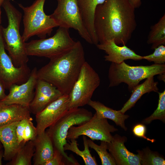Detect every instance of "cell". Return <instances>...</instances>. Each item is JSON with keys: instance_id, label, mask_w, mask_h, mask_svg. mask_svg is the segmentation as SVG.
<instances>
[{"instance_id": "8992f818", "label": "cell", "mask_w": 165, "mask_h": 165, "mask_svg": "<svg viewBox=\"0 0 165 165\" xmlns=\"http://www.w3.org/2000/svg\"><path fill=\"white\" fill-rule=\"evenodd\" d=\"M46 0H35L31 6L25 7L18 4L24 13L23 22L24 30L22 37L27 41L32 36H37L40 38L50 35L54 28L58 27L50 15H46L44 10Z\"/></svg>"}, {"instance_id": "d6986e66", "label": "cell", "mask_w": 165, "mask_h": 165, "mask_svg": "<svg viewBox=\"0 0 165 165\" xmlns=\"http://www.w3.org/2000/svg\"><path fill=\"white\" fill-rule=\"evenodd\" d=\"M105 0H76L84 25L90 34L93 44L98 42L94 30V20L96 8Z\"/></svg>"}, {"instance_id": "ac0fdd59", "label": "cell", "mask_w": 165, "mask_h": 165, "mask_svg": "<svg viewBox=\"0 0 165 165\" xmlns=\"http://www.w3.org/2000/svg\"><path fill=\"white\" fill-rule=\"evenodd\" d=\"M33 142L35 146L33 164L45 165L53 155L54 148L52 141L45 131L38 135Z\"/></svg>"}, {"instance_id": "83f0119b", "label": "cell", "mask_w": 165, "mask_h": 165, "mask_svg": "<svg viewBox=\"0 0 165 165\" xmlns=\"http://www.w3.org/2000/svg\"><path fill=\"white\" fill-rule=\"evenodd\" d=\"M140 159L141 165H163L165 164V160L156 152L151 151L146 148L142 150L137 151Z\"/></svg>"}, {"instance_id": "8fae6325", "label": "cell", "mask_w": 165, "mask_h": 165, "mask_svg": "<svg viewBox=\"0 0 165 165\" xmlns=\"http://www.w3.org/2000/svg\"><path fill=\"white\" fill-rule=\"evenodd\" d=\"M31 70L27 64L16 67L6 53L0 30V82L5 89H9L14 84L20 85L28 79Z\"/></svg>"}, {"instance_id": "7a4b0ae2", "label": "cell", "mask_w": 165, "mask_h": 165, "mask_svg": "<svg viewBox=\"0 0 165 165\" xmlns=\"http://www.w3.org/2000/svg\"><path fill=\"white\" fill-rule=\"evenodd\" d=\"M37 71L38 79L57 88L63 94L68 95L86 61L83 46L79 41L71 49L57 57Z\"/></svg>"}, {"instance_id": "4fadbf2b", "label": "cell", "mask_w": 165, "mask_h": 165, "mask_svg": "<svg viewBox=\"0 0 165 165\" xmlns=\"http://www.w3.org/2000/svg\"><path fill=\"white\" fill-rule=\"evenodd\" d=\"M37 71V68H34L26 82L12 86L9 89L8 94L0 101L6 105L17 104L29 108L34 96V89L38 79Z\"/></svg>"}, {"instance_id": "836d02e7", "label": "cell", "mask_w": 165, "mask_h": 165, "mask_svg": "<svg viewBox=\"0 0 165 165\" xmlns=\"http://www.w3.org/2000/svg\"><path fill=\"white\" fill-rule=\"evenodd\" d=\"M5 88L0 82V101L3 99L6 96L5 93Z\"/></svg>"}, {"instance_id": "8d00e7d4", "label": "cell", "mask_w": 165, "mask_h": 165, "mask_svg": "<svg viewBox=\"0 0 165 165\" xmlns=\"http://www.w3.org/2000/svg\"><path fill=\"white\" fill-rule=\"evenodd\" d=\"M2 6V5H0V30L1 27V6Z\"/></svg>"}, {"instance_id": "7c38bea8", "label": "cell", "mask_w": 165, "mask_h": 165, "mask_svg": "<svg viewBox=\"0 0 165 165\" xmlns=\"http://www.w3.org/2000/svg\"><path fill=\"white\" fill-rule=\"evenodd\" d=\"M68 95L63 94L35 115L38 135L55 123L68 110Z\"/></svg>"}, {"instance_id": "9a60e30c", "label": "cell", "mask_w": 165, "mask_h": 165, "mask_svg": "<svg viewBox=\"0 0 165 165\" xmlns=\"http://www.w3.org/2000/svg\"><path fill=\"white\" fill-rule=\"evenodd\" d=\"M127 140L126 137L116 134L113 136L110 142H107V149L113 157L116 165H141L138 154L130 152L125 146L124 143Z\"/></svg>"}, {"instance_id": "52a82bcc", "label": "cell", "mask_w": 165, "mask_h": 165, "mask_svg": "<svg viewBox=\"0 0 165 165\" xmlns=\"http://www.w3.org/2000/svg\"><path fill=\"white\" fill-rule=\"evenodd\" d=\"M76 42L71 37L69 29L59 27L53 36L32 40L26 42L25 45L28 56L44 57L51 59L70 50Z\"/></svg>"}, {"instance_id": "30bf717a", "label": "cell", "mask_w": 165, "mask_h": 165, "mask_svg": "<svg viewBox=\"0 0 165 165\" xmlns=\"http://www.w3.org/2000/svg\"><path fill=\"white\" fill-rule=\"evenodd\" d=\"M117 130V129L109 124L107 119L100 118L95 113L84 123L77 127H72L68 131L66 139H76L80 136L85 135L92 140L110 142L113 138L111 133Z\"/></svg>"}, {"instance_id": "44dd1931", "label": "cell", "mask_w": 165, "mask_h": 165, "mask_svg": "<svg viewBox=\"0 0 165 165\" xmlns=\"http://www.w3.org/2000/svg\"><path fill=\"white\" fill-rule=\"evenodd\" d=\"M87 105L93 108L96 115L99 117L110 119L113 121L117 126L120 127L125 130L127 128L125 126V121L129 116L121 112L105 106L98 101L90 100Z\"/></svg>"}, {"instance_id": "277c9868", "label": "cell", "mask_w": 165, "mask_h": 165, "mask_svg": "<svg viewBox=\"0 0 165 165\" xmlns=\"http://www.w3.org/2000/svg\"><path fill=\"white\" fill-rule=\"evenodd\" d=\"M93 116L91 112L84 108L69 109L46 131L52 141L54 148L61 154L68 165L79 164L73 157L68 156L64 150V146L67 143L68 131L73 126L79 125L88 121Z\"/></svg>"}, {"instance_id": "f546056e", "label": "cell", "mask_w": 165, "mask_h": 165, "mask_svg": "<svg viewBox=\"0 0 165 165\" xmlns=\"http://www.w3.org/2000/svg\"><path fill=\"white\" fill-rule=\"evenodd\" d=\"M154 52L150 55L143 56V59L149 62H154L155 64H163L165 62V46L161 45L154 49Z\"/></svg>"}, {"instance_id": "3957f363", "label": "cell", "mask_w": 165, "mask_h": 165, "mask_svg": "<svg viewBox=\"0 0 165 165\" xmlns=\"http://www.w3.org/2000/svg\"><path fill=\"white\" fill-rule=\"evenodd\" d=\"M11 0H5L2 6L7 17L6 28L1 27V31L5 49L8 51L14 65L16 67L27 64L29 61L26 42L20 32L22 15L11 3Z\"/></svg>"}, {"instance_id": "ffe728a7", "label": "cell", "mask_w": 165, "mask_h": 165, "mask_svg": "<svg viewBox=\"0 0 165 165\" xmlns=\"http://www.w3.org/2000/svg\"><path fill=\"white\" fill-rule=\"evenodd\" d=\"M28 108L17 104L6 105L0 101V127L31 117Z\"/></svg>"}, {"instance_id": "4316f807", "label": "cell", "mask_w": 165, "mask_h": 165, "mask_svg": "<svg viewBox=\"0 0 165 165\" xmlns=\"http://www.w3.org/2000/svg\"><path fill=\"white\" fill-rule=\"evenodd\" d=\"M87 142L89 147L94 150L97 153L102 165H116L113 157L107 151V142L101 141L100 145L96 144L91 139H87Z\"/></svg>"}, {"instance_id": "2e32d148", "label": "cell", "mask_w": 165, "mask_h": 165, "mask_svg": "<svg viewBox=\"0 0 165 165\" xmlns=\"http://www.w3.org/2000/svg\"><path fill=\"white\" fill-rule=\"evenodd\" d=\"M99 49L104 51L107 54L105 60L119 64L128 59L139 61L143 59V56L137 54L134 51L127 46H118L114 40L106 41L96 45Z\"/></svg>"}, {"instance_id": "d4e9b609", "label": "cell", "mask_w": 165, "mask_h": 165, "mask_svg": "<svg viewBox=\"0 0 165 165\" xmlns=\"http://www.w3.org/2000/svg\"><path fill=\"white\" fill-rule=\"evenodd\" d=\"M148 37L147 43L151 44L154 49L161 45L165 44V14L154 25L151 26Z\"/></svg>"}, {"instance_id": "d590c367", "label": "cell", "mask_w": 165, "mask_h": 165, "mask_svg": "<svg viewBox=\"0 0 165 165\" xmlns=\"http://www.w3.org/2000/svg\"><path fill=\"white\" fill-rule=\"evenodd\" d=\"M3 152L2 149H0V165H2V159L3 157Z\"/></svg>"}, {"instance_id": "7402d4cb", "label": "cell", "mask_w": 165, "mask_h": 165, "mask_svg": "<svg viewBox=\"0 0 165 165\" xmlns=\"http://www.w3.org/2000/svg\"><path fill=\"white\" fill-rule=\"evenodd\" d=\"M146 79L143 83L138 84L132 91L130 97L119 110L121 112L125 113L127 111L134 106L136 102L144 94L152 91L158 92V82L154 81V76Z\"/></svg>"}, {"instance_id": "5b68a950", "label": "cell", "mask_w": 165, "mask_h": 165, "mask_svg": "<svg viewBox=\"0 0 165 165\" xmlns=\"http://www.w3.org/2000/svg\"><path fill=\"white\" fill-rule=\"evenodd\" d=\"M164 73L165 64L134 66L126 64L124 61L119 64L112 62L108 70L109 86H116L124 82L132 91L142 80Z\"/></svg>"}, {"instance_id": "5bb4252c", "label": "cell", "mask_w": 165, "mask_h": 165, "mask_svg": "<svg viewBox=\"0 0 165 165\" xmlns=\"http://www.w3.org/2000/svg\"><path fill=\"white\" fill-rule=\"evenodd\" d=\"M35 89L29 108L30 113L35 115L63 95L52 84L41 79H38Z\"/></svg>"}, {"instance_id": "9c48e42d", "label": "cell", "mask_w": 165, "mask_h": 165, "mask_svg": "<svg viewBox=\"0 0 165 165\" xmlns=\"http://www.w3.org/2000/svg\"><path fill=\"white\" fill-rule=\"evenodd\" d=\"M57 6L50 15L59 27L73 28L85 41L93 44L81 17L76 0H57Z\"/></svg>"}, {"instance_id": "d6a6232c", "label": "cell", "mask_w": 165, "mask_h": 165, "mask_svg": "<svg viewBox=\"0 0 165 165\" xmlns=\"http://www.w3.org/2000/svg\"><path fill=\"white\" fill-rule=\"evenodd\" d=\"M131 5L135 9L140 7L141 4V0H128Z\"/></svg>"}, {"instance_id": "1f68e13d", "label": "cell", "mask_w": 165, "mask_h": 165, "mask_svg": "<svg viewBox=\"0 0 165 165\" xmlns=\"http://www.w3.org/2000/svg\"><path fill=\"white\" fill-rule=\"evenodd\" d=\"M133 132L136 136L143 138L152 142L154 141V139H151L147 138L145 136L146 128L145 126L142 124H138L135 125L133 127Z\"/></svg>"}, {"instance_id": "ba28073f", "label": "cell", "mask_w": 165, "mask_h": 165, "mask_svg": "<svg viewBox=\"0 0 165 165\" xmlns=\"http://www.w3.org/2000/svg\"><path fill=\"white\" fill-rule=\"evenodd\" d=\"M100 81L97 73L85 61L68 94V110L87 105Z\"/></svg>"}, {"instance_id": "f35d334b", "label": "cell", "mask_w": 165, "mask_h": 165, "mask_svg": "<svg viewBox=\"0 0 165 165\" xmlns=\"http://www.w3.org/2000/svg\"><path fill=\"white\" fill-rule=\"evenodd\" d=\"M2 145L0 141V149H2Z\"/></svg>"}, {"instance_id": "cb8c5ba5", "label": "cell", "mask_w": 165, "mask_h": 165, "mask_svg": "<svg viewBox=\"0 0 165 165\" xmlns=\"http://www.w3.org/2000/svg\"><path fill=\"white\" fill-rule=\"evenodd\" d=\"M34 152L33 141H29L22 145L12 159L6 164L31 165Z\"/></svg>"}, {"instance_id": "74e56055", "label": "cell", "mask_w": 165, "mask_h": 165, "mask_svg": "<svg viewBox=\"0 0 165 165\" xmlns=\"http://www.w3.org/2000/svg\"><path fill=\"white\" fill-rule=\"evenodd\" d=\"M5 0H0V5H2V3Z\"/></svg>"}, {"instance_id": "484cf974", "label": "cell", "mask_w": 165, "mask_h": 165, "mask_svg": "<svg viewBox=\"0 0 165 165\" xmlns=\"http://www.w3.org/2000/svg\"><path fill=\"white\" fill-rule=\"evenodd\" d=\"M82 138L84 146L83 151H81L79 148L76 139H72L70 140V141H69V143L67 142L64 145V151L70 150L80 156L83 159L86 165H97L95 157L92 156L90 153L86 136L83 135Z\"/></svg>"}, {"instance_id": "f1b7e54d", "label": "cell", "mask_w": 165, "mask_h": 165, "mask_svg": "<svg viewBox=\"0 0 165 165\" xmlns=\"http://www.w3.org/2000/svg\"><path fill=\"white\" fill-rule=\"evenodd\" d=\"M158 93L159 99L157 107L150 116L143 120V123L145 124H149L156 119L160 120L163 123L165 122V90Z\"/></svg>"}, {"instance_id": "4dcf8cb0", "label": "cell", "mask_w": 165, "mask_h": 165, "mask_svg": "<svg viewBox=\"0 0 165 165\" xmlns=\"http://www.w3.org/2000/svg\"><path fill=\"white\" fill-rule=\"evenodd\" d=\"M65 165L68 164L64 157L59 152L54 148L52 157L45 164V165Z\"/></svg>"}, {"instance_id": "e575fe53", "label": "cell", "mask_w": 165, "mask_h": 165, "mask_svg": "<svg viewBox=\"0 0 165 165\" xmlns=\"http://www.w3.org/2000/svg\"><path fill=\"white\" fill-rule=\"evenodd\" d=\"M165 73L159 75L158 76V78L160 80H163L165 82Z\"/></svg>"}, {"instance_id": "603a6c76", "label": "cell", "mask_w": 165, "mask_h": 165, "mask_svg": "<svg viewBox=\"0 0 165 165\" xmlns=\"http://www.w3.org/2000/svg\"><path fill=\"white\" fill-rule=\"evenodd\" d=\"M31 117L18 121L16 128L18 142L20 145L34 140L38 135L36 127L32 122Z\"/></svg>"}, {"instance_id": "6da1fadb", "label": "cell", "mask_w": 165, "mask_h": 165, "mask_svg": "<svg viewBox=\"0 0 165 165\" xmlns=\"http://www.w3.org/2000/svg\"><path fill=\"white\" fill-rule=\"evenodd\" d=\"M135 9L128 0H105L97 6L94 25L99 43L113 39L126 45L137 25Z\"/></svg>"}, {"instance_id": "e0dca14e", "label": "cell", "mask_w": 165, "mask_h": 165, "mask_svg": "<svg viewBox=\"0 0 165 165\" xmlns=\"http://www.w3.org/2000/svg\"><path fill=\"white\" fill-rule=\"evenodd\" d=\"M18 121L14 122L0 127V141L4 148L3 158L10 161L20 147L17 141L16 128Z\"/></svg>"}]
</instances>
